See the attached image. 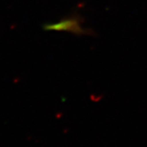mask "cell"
<instances>
[{"label": "cell", "mask_w": 147, "mask_h": 147, "mask_svg": "<svg viewBox=\"0 0 147 147\" xmlns=\"http://www.w3.org/2000/svg\"><path fill=\"white\" fill-rule=\"evenodd\" d=\"M83 20L78 14L61 19L59 22L54 23H45L42 26L44 31H55V32H67L74 34L76 35H93L96 34L92 29L82 27L81 23Z\"/></svg>", "instance_id": "6da1fadb"}]
</instances>
